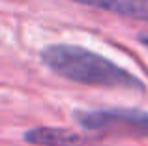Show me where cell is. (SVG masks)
<instances>
[{
  "mask_svg": "<svg viewBox=\"0 0 148 146\" xmlns=\"http://www.w3.org/2000/svg\"><path fill=\"white\" fill-rule=\"evenodd\" d=\"M41 60L51 71L73 83L124 90H145V83L133 73L79 45H49L41 51Z\"/></svg>",
  "mask_w": 148,
  "mask_h": 146,
  "instance_id": "1",
  "label": "cell"
},
{
  "mask_svg": "<svg viewBox=\"0 0 148 146\" xmlns=\"http://www.w3.org/2000/svg\"><path fill=\"white\" fill-rule=\"evenodd\" d=\"M77 122L86 129H107L126 126L148 135V113L139 109H99L77 114Z\"/></svg>",
  "mask_w": 148,
  "mask_h": 146,
  "instance_id": "2",
  "label": "cell"
},
{
  "mask_svg": "<svg viewBox=\"0 0 148 146\" xmlns=\"http://www.w3.org/2000/svg\"><path fill=\"white\" fill-rule=\"evenodd\" d=\"M23 139L36 146H86V139L81 133L68 128H34Z\"/></svg>",
  "mask_w": 148,
  "mask_h": 146,
  "instance_id": "3",
  "label": "cell"
},
{
  "mask_svg": "<svg viewBox=\"0 0 148 146\" xmlns=\"http://www.w3.org/2000/svg\"><path fill=\"white\" fill-rule=\"evenodd\" d=\"M75 2L86 4V6L98 8L103 11H111L122 17L148 21V4L137 2V0H75Z\"/></svg>",
  "mask_w": 148,
  "mask_h": 146,
  "instance_id": "4",
  "label": "cell"
},
{
  "mask_svg": "<svg viewBox=\"0 0 148 146\" xmlns=\"http://www.w3.org/2000/svg\"><path fill=\"white\" fill-rule=\"evenodd\" d=\"M139 41H141L145 47H148V30H146V32H141V34H139Z\"/></svg>",
  "mask_w": 148,
  "mask_h": 146,
  "instance_id": "5",
  "label": "cell"
},
{
  "mask_svg": "<svg viewBox=\"0 0 148 146\" xmlns=\"http://www.w3.org/2000/svg\"><path fill=\"white\" fill-rule=\"evenodd\" d=\"M137 2H143V4H148V0H137Z\"/></svg>",
  "mask_w": 148,
  "mask_h": 146,
  "instance_id": "6",
  "label": "cell"
}]
</instances>
